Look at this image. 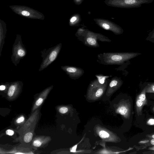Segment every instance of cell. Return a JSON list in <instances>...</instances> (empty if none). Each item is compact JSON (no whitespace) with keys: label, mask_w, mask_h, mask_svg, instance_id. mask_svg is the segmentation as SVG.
<instances>
[{"label":"cell","mask_w":154,"mask_h":154,"mask_svg":"<svg viewBox=\"0 0 154 154\" xmlns=\"http://www.w3.org/2000/svg\"><path fill=\"white\" fill-rule=\"evenodd\" d=\"M153 110H154V107H153Z\"/></svg>","instance_id":"30"},{"label":"cell","mask_w":154,"mask_h":154,"mask_svg":"<svg viewBox=\"0 0 154 154\" xmlns=\"http://www.w3.org/2000/svg\"><path fill=\"white\" fill-rule=\"evenodd\" d=\"M6 134L10 136L14 134V132L13 131L11 130H8L6 131Z\"/></svg>","instance_id":"23"},{"label":"cell","mask_w":154,"mask_h":154,"mask_svg":"<svg viewBox=\"0 0 154 154\" xmlns=\"http://www.w3.org/2000/svg\"><path fill=\"white\" fill-rule=\"evenodd\" d=\"M94 21L97 25L103 29L110 31L116 35L122 34L124 30L119 26L108 19L97 18H94Z\"/></svg>","instance_id":"6"},{"label":"cell","mask_w":154,"mask_h":154,"mask_svg":"<svg viewBox=\"0 0 154 154\" xmlns=\"http://www.w3.org/2000/svg\"><path fill=\"white\" fill-rule=\"evenodd\" d=\"M147 123L148 125H154V119H149L147 122Z\"/></svg>","instance_id":"20"},{"label":"cell","mask_w":154,"mask_h":154,"mask_svg":"<svg viewBox=\"0 0 154 154\" xmlns=\"http://www.w3.org/2000/svg\"><path fill=\"white\" fill-rule=\"evenodd\" d=\"M76 147H77V145H75V146H73V147L70 150V151L71 152H75Z\"/></svg>","instance_id":"27"},{"label":"cell","mask_w":154,"mask_h":154,"mask_svg":"<svg viewBox=\"0 0 154 154\" xmlns=\"http://www.w3.org/2000/svg\"><path fill=\"white\" fill-rule=\"evenodd\" d=\"M43 101V100L42 98H39L36 101L35 104L37 106H39L41 104Z\"/></svg>","instance_id":"21"},{"label":"cell","mask_w":154,"mask_h":154,"mask_svg":"<svg viewBox=\"0 0 154 154\" xmlns=\"http://www.w3.org/2000/svg\"><path fill=\"white\" fill-rule=\"evenodd\" d=\"M141 54L138 52L103 53L98 55L97 61L105 65H122Z\"/></svg>","instance_id":"1"},{"label":"cell","mask_w":154,"mask_h":154,"mask_svg":"<svg viewBox=\"0 0 154 154\" xmlns=\"http://www.w3.org/2000/svg\"><path fill=\"white\" fill-rule=\"evenodd\" d=\"M26 54L27 51L23 43L21 36L17 35L12 47L11 61L17 66L20 60L24 58Z\"/></svg>","instance_id":"5"},{"label":"cell","mask_w":154,"mask_h":154,"mask_svg":"<svg viewBox=\"0 0 154 154\" xmlns=\"http://www.w3.org/2000/svg\"><path fill=\"white\" fill-rule=\"evenodd\" d=\"M75 35L85 45L91 47H99L97 41L108 42L111 41L108 37L103 35L92 32L83 27L78 29Z\"/></svg>","instance_id":"2"},{"label":"cell","mask_w":154,"mask_h":154,"mask_svg":"<svg viewBox=\"0 0 154 154\" xmlns=\"http://www.w3.org/2000/svg\"><path fill=\"white\" fill-rule=\"evenodd\" d=\"M81 21V15L79 14H75L70 19L69 25L71 26H78Z\"/></svg>","instance_id":"9"},{"label":"cell","mask_w":154,"mask_h":154,"mask_svg":"<svg viewBox=\"0 0 154 154\" xmlns=\"http://www.w3.org/2000/svg\"><path fill=\"white\" fill-rule=\"evenodd\" d=\"M84 0H73L75 4L77 5H80Z\"/></svg>","instance_id":"22"},{"label":"cell","mask_w":154,"mask_h":154,"mask_svg":"<svg viewBox=\"0 0 154 154\" xmlns=\"http://www.w3.org/2000/svg\"><path fill=\"white\" fill-rule=\"evenodd\" d=\"M146 40V41H150L152 43H154V28L149 33Z\"/></svg>","instance_id":"14"},{"label":"cell","mask_w":154,"mask_h":154,"mask_svg":"<svg viewBox=\"0 0 154 154\" xmlns=\"http://www.w3.org/2000/svg\"><path fill=\"white\" fill-rule=\"evenodd\" d=\"M99 135L101 138H104L108 137L109 136V134L104 131H101L99 133Z\"/></svg>","instance_id":"16"},{"label":"cell","mask_w":154,"mask_h":154,"mask_svg":"<svg viewBox=\"0 0 154 154\" xmlns=\"http://www.w3.org/2000/svg\"><path fill=\"white\" fill-rule=\"evenodd\" d=\"M68 111V109L65 107H63L60 108L59 110V111L60 112L62 113H65L66 112Z\"/></svg>","instance_id":"19"},{"label":"cell","mask_w":154,"mask_h":154,"mask_svg":"<svg viewBox=\"0 0 154 154\" xmlns=\"http://www.w3.org/2000/svg\"><path fill=\"white\" fill-rule=\"evenodd\" d=\"M95 76L98 80L99 83L101 84H104L106 80L111 76L104 75L102 74L96 75Z\"/></svg>","instance_id":"13"},{"label":"cell","mask_w":154,"mask_h":154,"mask_svg":"<svg viewBox=\"0 0 154 154\" xmlns=\"http://www.w3.org/2000/svg\"><path fill=\"white\" fill-rule=\"evenodd\" d=\"M32 137V134L30 132L28 133L24 136V141L26 143H29L31 141Z\"/></svg>","instance_id":"15"},{"label":"cell","mask_w":154,"mask_h":154,"mask_svg":"<svg viewBox=\"0 0 154 154\" xmlns=\"http://www.w3.org/2000/svg\"><path fill=\"white\" fill-rule=\"evenodd\" d=\"M144 105L143 102L137 97L136 102V109L137 114L138 116L142 115V109Z\"/></svg>","instance_id":"10"},{"label":"cell","mask_w":154,"mask_h":154,"mask_svg":"<svg viewBox=\"0 0 154 154\" xmlns=\"http://www.w3.org/2000/svg\"><path fill=\"white\" fill-rule=\"evenodd\" d=\"M62 45V44L60 43L54 46L47 49H45L41 51L42 60L39 71L45 69L56 60L61 50Z\"/></svg>","instance_id":"3"},{"label":"cell","mask_w":154,"mask_h":154,"mask_svg":"<svg viewBox=\"0 0 154 154\" xmlns=\"http://www.w3.org/2000/svg\"><path fill=\"white\" fill-rule=\"evenodd\" d=\"M24 120V118L23 117H21L18 119L17 120L16 122L17 123H20L23 122Z\"/></svg>","instance_id":"25"},{"label":"cell","mask_w":154,"mask_h":154,"mask_svg":"<svg viewBox=\"0 0 154 154\" xmlns=\"http://www.w3.org/2000/svg\"><path fill=\"white\" fill-rule=\"evenodd\" d=\"M61 68L71 79H79L84 74V71L83 69L74 66H62Z\"/></svg>","instance_id":"7"},{"label":"cell","mask_w":154,"mask_h":154,"mask_svg":"<svg viewBox=\"0 0 154 154\" xmlns=\"http://www.w3.org/2000/svg\"><path fill=\"white\" fill-rule=\"evenodd\" d=\"M6 86L4 85H2L0 86V90L1 91H3L5 90Z\"/></svg>","instance_id":"26"},{"label":"cell","mask_w":154,"mask_h":154,"mask_svg":"<svg viewBox=\"0 0 154 154\" xmlns=\"http://www.w3.org/2000/svg\"><path fill=\"white\" fill-rule=\"evenodd\" d=\"M152 137L153 138H154V134L152 135Z\"/></svg>","instance_id":"29"},{"label":"cell","mask_w":154,"mask_h":154,"mask_svg":"<svg viewBox=\"0 0 154 154\" xmlns=\"http://www.w3.org/2000/svg\"><path fill=\"white\" fill-rule=\"evenodd\" d=\"M41 143L39 140H36L33 142V145L36 147H39L41 145Z\"/></svg>","instance_id":"18"},{"label":"cell","mask_w":154,"mask_h":154,"mask_svg":"<svg viewBox=\"0 0 154 154\" xmlns=\"http://www.w3.org/2000/svg\"><path fill=\"white\" fill-rule=\"evenodd\" d=\"M153 0H105L107 6L115 8H139L142 5L152 3Z\"/></svg>","instance_id":"4"},{"label":"cell","mask_w":154,"mask_h":154,"mask_svg":"<svg viewBox=\"0 0 154 154\" xmlns=\"http://www.w3.org/2000/svg\"><path fill=\"white\" fill-rule=\"evenodd\" d=\"M146 93H154V82L145 83Z\"/></svg>","instance_id":"12"},{"label":"cell","mask_w":154,"mask_h":154,"mask_svg":"<svg viewBox=\"0 0 154 154\" xmlns=\"http://www.w3.org/2000/svg\"><path fill=\"white\" fill-rule=\"evenodd\" d=\"M103 92V88H99L96 91L95 93V95L97 97H99L101 96Z\"/></svg>","instance_id":"17"},{"label":"cell","mask_w":154,"mask_h":154,"mask_svg":"<svg viewBox=\"0 0 154 154\" xmlns=\"http://www.w3.org/2000/svg\"><path fill=\"white\" fill-rule=\"evenodd\" d=\"M116 112L117 113L120 114L125 117H129L130 115L131 112L130 103L121 106L117 109Z\"/></svg>","instance_id":"8"},{"label":"cell","mask_w":154,"mask_h":154,"mask_svg":"<svg viewBox=\"0 0 154 154\" xmlns=\"http://www.w3.org/2000/svg\"><path fill=\"white\" fill-rule=\"evenodd\" d=\"M144 87L143 88L140 93L137 96L139 99L142 100L145 105L147 104V100L146 98V87L145 83Z\"/></svg>","instance_id":"11"},{"label":"cell","mask_w":154,"mask_h":154,"mask_svg":"<svg viewBox=\"0 0 154 154\" xmlns=\"http://www.w3.org/2000/svg\"><path fill=\"white\" fill-rule=\"evenodd\" d=\"M150 143L152 145H154V138H153L151 140Z\"/></svg>","instance_id":"28"},{"label":"cell","mask_w":154,"mask_h":154,"mask_svg":"<svg viewBox=\"0 0 154 154\" xmlns=\"http://www.w3.org/2000/svg\"><path fill=\"white\" fill-rule=\"evenodd\" d=\"M21 14L22 15L25 16H28L30 14L29 12L26 11H23L21 12Z\"/></svg>","instance_id":"24"}]
</instances>
